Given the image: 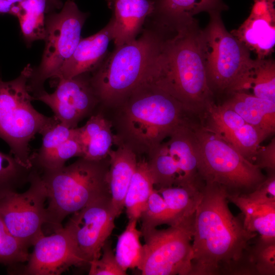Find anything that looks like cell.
<instances>
[{"instance_id": "6da1fadb", "label": "cell", "mask_w": 275, "mask_h": 275, "mask_svg": "<svg viewBox=\"0 0 275 275\" xmlns=\"http://www.w3.org/2000/svg\"><path fill=\"white\" fill-rule=\"evenodd\" d=\"M161 40L149 70L150 82L168 93L193 115L214 102L208 85L198 21L159 25Z\"/></svg>"}, {"instance_id": "7a4b0ae2", "label": "cell", "mask_w": 275, "mask_h": 275, "mask_svg": "<svg viewBox=\"0 0 275 275\" xmlns=\"http://www.w3.org/2000/svg\"><path fill=\"white\" fill-rule=\"evenodd\" d=\"M195 214L189 275L230 274L258 234L247 230L241 214L231 212L225 189L206 183Z\"/></svg>"}, {"instance_id": "3957f363", "label": "cell", "mask_w": 275, "mask_h": 275, "mask_svg": "<svg viewBox=\"0 0 275 275\" xmlns=\"http://www.w3.org/2000/svg\"><path fill=\"white\" fill-rule=\"evenodd\" d=\"M114 145L138 157L150 153L191 116L174 97L154 83L144 82L109 110Z\"/></svg>"}, {"instance_id": "277c9868", "label": "cell", "mask_w": 275, "mask_h": 275, "mask_svg": "<svg viewBox=\"0 0 275 275\" xmlns=\"http://www.w3.org/2000/svg\"><path fill=\"white\" fill-rule=\"evenodd\" d=\"M138 39L115 47L93 71L90 81L99 99L98 109L106 113L149 81V70L161 37L159 26L147 19Z\"/></svg>"}, {"instance_id": "5b68a950", "label": "cell", "mask_w": 275, "mask_h": 275, "mask_svg": "<svg viewBox=\"0 0 275 275\" xmlns=\"http://www.w3.org/2000/svg\"><path fill=\"white\" fill-rule=\"evenodd\" d=\"M109 168L108 156L98 160L79 157L68 166L40 173L48 202L46 224L58 230L63 227L62 223L68 215L101 197L111 196Z\"/></svg>"}, {"instance_id": "8992f818", "label": "cell", "mask_w": 275, "mask_h": 275, "mask_svg": "<svg viewBox=\"0 0 275 275\" xmlns=\"http://www.w3.org/2000/svg\"><path fill=\"white\" fill-rule=\"evenodd\" d=\"M221 14H209L202 32L207 80L214 97L251 88L257 64L248 47L228 31Z\"/></svg>"}, {"instance_id": "52a82bcc", "label": "cell", "mask_w": 275, "mask_h": 275, "mask_svg": "<svg viewBox=\"0 0 275 275\" xmlns=\"http://www.w3.org/2000/svg\"><path fill=\"white\" fill-rule=\"evenodd\" d=\"M33 69L29 64L14 79L0 78V138L21 164L33 168L30 142L36 134L42 135L59 121L38 112L33 106L29 81Z\"/></svg>"}, {"instance_id": "ba28073f", "label": "cell", "mask_w": 275, "mask_h": 275, "mask_svg": "<svg viewBox=\"0 0 275 275\" xmlns=\"http://www.w3.org/2000/svg\"><path fill=\"white\" fill-rule=\"evenodd\" d=\"M200 175L203 182L221 186L227 195L248 194L266 178L261 169L232 145L193 121Z\"/></svg>"}, {"instance_id": "9c48e42d", "label": "cell", "mask_w": 275, "mask_h": 275, "mask_svg": "<svg viewBox=\"0 0 275 275\" xmlns=\"http://www.w3.org/2000/svg\"><path fill=\"white\" fill-rule=\"evenodd\" d=\"M87 14L79 10L72 0L64 4L59 13L45 19V48L39 67L32 72L29 81L35 96L45 90L44 82L51 78L71 56L81 39L82 28Z\"/></svg>"}, {"instance_id": "30bf717a", "label": "cell", "mask_w": 275, "mask_h": 275, "mask_svg": "<svg viewBox=\"0 0 275 275\" xmlns=\"http://www.w3.org/2000/svg\"><path fill=\"white\" fill-rule=\"evenodd\" d=\"M194 217L165 229L141 230L145 244L138 269L142 274L189 275Z\"/></svg>"}, {"instance_id": "8fae6325", "label": "cell", "mask_w": 275, "mask_h": 275, "mask_svg": "<svg viewBox=\"0 0 275 275\" xmlns=\"http://www.w3.org/2000/svg\"><path fill=\"white\" fill-rule=\"evenodd\" d=\"M29 184L25 191H13L0 199V216L10 232L28 247L44 235L42 226L47 223L46 189L35 169Z\"/></svg>"}, {"instance_id": "7c38bea8", "label": "cell", "mask_w": 275, "mask_h": 275, "mask_svg": "<svg viewBox=\"0 0 275 275\" xmlns=\"http://www.w3.org/2000/svg\"><path fill=\"white\" fill-rule=\"evenodd\" d=\"M117 216L111 196H106L74 213L64 227L89 265L90 261L101 256L102 248L115 228Z\"/></svg>"}, {"instance_id": "4fadbf2b", "label": "cell", "mask_w": 275, "mask_h": 275, "mask_svg": "<svg viewBox=\"0 0 275 275\" xmlns=\"http://www.w3.org/2000/svg\"><path fill=\"white\" fill-rule=\"evenodd\" d=\"M88 73L58 80L53 93L44 90L33 99L48 106L61 123L70 128H76L82 120L94 114L99 105Z\"/></svg>"}, {"instance_id": "5bb4252c", "label": "cell", "mask_w": 275, "mask_h": 275, "mask_svg": "<svg viewBox=\"0 0 275 275\" xmlns=\"http://www.w3.org/2000/svg\"><path fill=\"white\" fill-rule=\"evenodd\" d=\"M33 246L23 274L59 275L72 266L89 265L63 227L49 236L42 235Z\"/></svg>"}, {"instance_id": "9a60e30c", "label": "cell", "mask_w": 275, "mask_h": 275, "mask_svg": "<svg viewBox=\"0 0 275 275\" xmlns=\"http://www.w3.org/2000/svg\"><path fill=\"white\" fill-rule=\"evenodd\" d=\"M193 121L191 120L178 127L164 144L179 170L176 185L202 190L205 183L199 172L198 147L191 127Z\"/></svg>"}, {"instance_id": "2e32d148", "label": "cell", "mask_w": 275, "mask_h": 275, "mask_svg": "<svg viewBox=\"0 0 275 275\" xmlns=\"http://www.w3.org/2000/svg\"><path fill=\"white\" fill-rule=\"evenodd\" d=\"M114 39L112 19L97 33L80 39L69 59L51 78L68 79L97 69L105 58L109 42Z\"/></svg>"}, {"instance_id": "e0dca14e", "label": "cell", "mask_w": 275, "mask_h": 275, "mask_svg": "<svg viewBox=\"0 0 275 275\" xmlns=\"http://www.w3.org/2000/svg\"><path fill=\"white\" fill-rule=\"evenodd\" d=\"M113 40L115 47L136 39L153 10L152 0H114Z\"/></svg>"}, {"instance_id": "ac0fdd59", "label": "cell", "mask_w": 275, "mask_h": 275, "mask_svg": "<svg viewBox=\"0 0 275 275\" xmlns=\"http://www.w3.org/2000/svg\"><path fill=\"white\" fill-rule=\"evenodd\" d=\"M153 10L148 18L164 25L174 26L193 20L205 12L211 14L227 10L222 0H152Z\"/></svg>"}, {"instance_id": "d6986e66", "label": "cell", "mask_w": 275, "mask_h": 275, "mask_svg": "<svg viewBox=\"0 0 275 275\" xmlns=\"http://www.w3.org/2000/svg\"><path fill=\"white\" fill-rule=\"evenodd\" d=\"M109 168L107 180L113 205L117 216L124 208V199L135 172L138 156L131 150L123 146L112 149L108 154Z\"/></svg>"}, {"instance_id": "ffe728a7", "label": "cell", "mask_w": 275, "mask_h": 275, "mask_svg": "<svg viewBox=\"0 0 275 275\" xmlns=\"http://www.w3.org/2000/svg\"><path fill=\"white\" fill-rule=\"evenodd\" d=\"M241 211L245 228L265 238H275V201L247 195H227Z\"/></svg>"}, {"instance_id": "44dd1931", "label": "cell", "mask_w": 275, "mask_h": 275, "mask_svg": "<svg viewBox=\"0 0 275 275\" xmlns=\"http://www.w3.org/2000/svg\"><path fill=\"white\" fill-rule=\"evenodd\" d=\"M275 15L251 14L243 23L231 33L254 51L258 59L271 53L275 45Z\"/></svg>"}, {"instance_id": "7402d4cb", "label": "cell", "mask_w": 275, "mask_h": 275, "mask_svg": "<svg viewBox=\"0 0 275 275\" xmlns=\"http://www.w3.org/2000/svg\"><path fill=\"white\" fill-rule=\"evenodd\" d=\"M154 185L147 159L138 157L136 169L124 199V207L128 219L138 221L140 218Z\"/></svg>"}, {"instance_id": "603a6c76", "label": "cell", "mask_w": 275, "mask_h": 275, "mask_svg": "<svg viewBox=\"0 0 275 275\" xmlns=\"http://www.w3.org/2000/svg\"><path fill=\"white\" fill-rule=\"evenodd\" d=\"M156 190L166 203L171 216V226L176 225L193 216L203 195V189L179 185L159 188Z\"/></svg>"}, {"instance_id": "cb8c5ba5", "label": "cell", "mask_w": 275, "mask_h": 275, "mask_svg": "<svg viewBox=\"0 0 275 275\" xmlns=\"http://www.w3.org/2000/svg\"><path fill=\"white\" fill-rule=\"evenodd\" d=\"M51 0H24L16 15L23 36L30 43L45 37V14Z\"/></svg>"}, {"instance_id": "d4e9b609", "label": "cell", "mask_w": 275, "mask_h": 275, "mask_svg": "<svg viewBox=\"0 0 275 275\" xmlns=\"http://www.w3.org/2000/svg\"><path fill=\"white\" fill-rule=\"evenodd\" d=\"M259 236L243 254L245 267L249 275H274L275 238Z\"/></svg>"}, {"instance_id": "484cf974", "label": "cell", "mask_w": 275, "mask_h": 275, "mask_svg": "<svg viewBox=\"0 0 275 275\" xmlns=\"http://www.w3.org/2000/svg\"><path fill=\"white\" fill-rule=\"evenodd\" d=\"M136 219H129L124 231L118 236L115 254L120 266L125 271L139 268L143 258V245L140 242L142 233L136 228Z\"/></svg>"}, {"instance_id": "4316f807", "label": "cell", "mask_w": 275, "mask_h": 275, "mask_svg": "<svg viewBox=\"0 0 275 275\" xmlns=\"http://www.w3.org/2000/svg\"><path fill=\"white\" fill-rule=\"evenodd\" d=\"M147 160L154 185L159 188L176 185L179 172L164 142L149 153Z\"/></svg>"}, {"instance_id": "83f0119b", "label": "cell", "mask_w": 275, "mask_h": 275, "mask_svg": "<svg viewBox=\"0 0 275 275\" xmlns=\"http://www.w3.org/2000/svg\"><path fill=\"white\" fill-rule=\"evenodd\" d=\"M33 169L23 166L12 154L0 152V199L29 183Z\"/></svg>"}, {"instance_id": "f1b7e54d", "label": "cell", "mask_w": 275, "mask_h": 275, "mask_svg": "<svg viewBox=\"0 0 275 275\" xmlns=\"http://www.w3.org/2000/svg\"><path fill=\"white\" fill-rule=\"evenodd\" d=\"M219 137L232 145L245 158L254 163L260 144L268 136L259 128L246 123Z\"/></svg>"}, {"instance_id": "f546056e", "label": "cell", "mask_w": 275, "mask_h": 275, "mask_svg": "<svg viewBox=\"0 0 275 275\" xmlns=\"http://www.w3.org/2000/svg\"><path fill=\"white\" fill-rule=\"evenodd\" d=\"M28 248L10 232L0 216V263L11 267L28 261Z\"/></svg>"}, {"instance_id": "4dcf8cb0", "label": "cell", "mask_w": 275, "mask_h": 275, "mask_svg": "<svg viewBox=\"0 0 275 275\" xmlns=\"http://www.w3.org/2000/svg\"><path fill=\"white\" fill-rule=\"evenodd\" d=\"M254 95L275 102V62L273 59H257L252 78Z\"/></svg>"}, {"instance_id": "1f68e13d", "label": "cell", "mask_w": 275, "mask_h": 275, "mask_svg": "<svg viewBox=\"0 0 275 275\" xmlns=\"http://www.w3.org/2000/svg\"><path fill=\"white\" fill-rule=\"evenodd\" d=\"M86 139L82 145V157L94 160L107 157L114 145V133L109 119L103 126Z\"/></svg>"}, {"instance_id": "d6a6232c", "label": "cell", "mask_w": 275, "mask_h": 275, "mask_svg": "<svg viewBox=\"0 0 275 275\" xmlns=\"http://www.w3.org/2000/svg\"><path fill=\"white\" fill-rule=\"evenodd\" d=\"M222 104L236 112L246 123L260 129L267 136L274 133L262 114L243 98L241 91L229 95Z\"/></svg>"}, {"instance_id": "836d02e7", "label": "cell", "mask_w": 275, "mask_h": 275, "mask_svg": "<svg viewBox=\"0 0 275 275\" xmlns=\"http://www.w3.org/2000/svg\"><path fill=\"white\" fill-rule=\"evenodd\" d=\"M140 219L142 221L141 231L155 228L163 224L172 225L166 203L156 189L154 188L151 193L146 208Z\"/></svg>"}, {"instance_id": "e575fe53", "label": "cell", "mask_w": 275, "mask_h": 275, "mask_svg": "<svg viewBox=\"0 0 275 275\" xmlns=\"http://www.w3.org/2000/svg\"><path fill=\"white\" fill-rule=\"evenodd\" d=\"M100 258L89 262V275H125L124 270L118 263L114 254L112 242L106 240L102 248Z\"/></svg>"}, {"instance_id": "d590c367", "label": "cell", "mask_w": 275, "mask_h": 275, "mask_svg": "<svg viewBox=\"0 0 275 275\" xmlns=\"http://www.w3.org/2000/svg\"><path fill=\"white\" fill-rule=\"evenodd\" d=\"M254 164L260 169L275 171V139L267 146L259 147L255 156Z\"/></svg>"}, {"instance_id": "8d00e7d4", "label": "cell", "mask_w": 275, "mask_h": 275, "mask_svg": "<svg viewBox=\"0 0 275 275\" xmlns=\"http://www.w3.org/2000/svg\"><path fill=\"white\" fill-rule=\"evenodd\" d=\"M268 176L253 191L246 194L250 197L275 201V171H268Z\"/></svg>"}, {"instance_id": "74e56055", "label": "cell", "mask_w": 275, "mask_h": 275, "mask_svg": "<svg viewBox=\"0 0 275 275\" xmlns=\"http://www.w3.org/2000/svg\"><path fill=\"white\" fill-rule=\"evenodd\" d=\"M24 0H0V13H8L15 16L19 12V5Z\"/></svg>"}, {"instance_id": "f35d334b", "label": "cell", "mask_w": 275, "mask_h": 275, "mask_svg": "<svg viewBox=\"0 0 275 275\" xmlns=\"http://www.w3.org/2000/svg\"><path fill=\"white\" fill-rule=\"evenodd\" d=\"M51 2L54 4V6L55 5L57 7L60 6V4H59V0H51Z\"/></svg>"}]
</instances>
